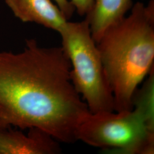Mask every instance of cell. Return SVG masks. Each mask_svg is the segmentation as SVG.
<instances>
[{
  "instance_id": "cell-5",
  "label": "cell",
  "mask_w": 154,
  "mask_h": 154,
  "mask_svg": "<svg viewBox=\"0 0 154 154\" xmlns=\"http://www.w3.org/2000/svg\"><path fill=\"white\" fill-rule=\"evenodd\" d=\"M28 134L12 127L0 130V154H57L61 152L58 142L49 134L30 128Z\"/></svg>"
},
{
  "instance_id": "cell-2",
  "label": "cell",
  "mask_w": 154,
  "mask_h": 154,
  "mask_svg": "<svg viewBox=\"0 0 154 154\" xmlns=\"http://www.w3.org/2000/svg\"><path fill=\"white\" fill-rule=\"evenodd\" d=\"M97 45L115 111L132 110L135 91L154 69V0L133 5L129 16L109 28Z\"/></svg>"
},
{
  "instance_id": "cell-1",
  "label": "cell",
  "mask_w": 154,
  "mask_h": 154,
  "mask_svg": "<svg viewBox=\"0 0 154 154\" xmlns=\"http://www.w3.org/2000/svg\"><path fill=\"white\" fill-rule=\"evenodd\" d=\"M62 47L45 48L27 40L19 53L0 51V130L37 128L58 142L78 141L90 112L72 85Z\"/></svg>"
},
{
  "instance_id": "cell-3",
  "label": "cell",
  "mask_w": 154,
  "mask_h": 154,
  "mask_svg": "<svg viewBox=\"0 0 154 154\" xmlns=\"http://www.w3.org/2000/svg\"><path fill=\"white\" fill-rule=\"evenodd\" d=\"M77 138L105 154H153L154 112L139 103L130 111L90 112Z\"/></svg>"
},
{
  "instance_id": "cell-7",
  "label": "cell",
  "mask_w": 154,
  "mask_h": 154,
  "mask_svg": "<svg viewBox=\"0 0 154 154\" xmlns=\"http://www.w3.org/2000/svg\"><path fill=\"white\" fill-rule=\"evenodd\" d=\"M133 6L132 0H95L86 14L91 36L96 44L111 26L125 17Z\"/></svg>"
},
{
  "instance_id": "cell-9",
  "label": "cell",
  "mask_w": 154,
  "mask_h": 154,
  "mask_svg": "<svg viewBox=\"0 0 154 154\" xmlns=\"http://www.w3.org/2000/svg\"><path fill=\"white\" fill-rule=\"evenodd\" d=\"M57 5L61 10L62 13L65 17L66 20H69L74 14L75 8L69 0H54Z\"/></svg>"
},
{
  "instance_id": "cell-4",
  "label": "cell",
  "mask_w": 154,
  "mask_h": 154,
  "mask_svg": "<svg viewBox=\"0 0 154 154\" xmlns=\"http://www.w3.org/2000/svg\"><path fill=\"white\" fill-rule=\"evenodd\" d=\"M70 61L74 88L92 114L115 111L114 100L97 44L86 20L67 21L59 32Z\"/></svg>"
},
{
  "instance_id": "cell-8",
  "label": "cell",
  "mask_w": 154,
  "mask_h": 154,
  "mask_svg": "<svg viewBox=\"0 0 154 154\" xmlns=\"http://www.w3.org/2000/svg\"><path fill=\"white\" fill-rule=\"evenodd\" d=\"M95 0H71V3L80 16L86 15L93 6Z\"/></svg>"
},
{
  "instance_id": "cell-6",
  "label": "cell",
  "mask_w": 154,
  "mask_h": 154,
  "mask_svg": "<svg viewBox=\"0 0 154 154\" xmlns=\"http://www.w3.org/2000/svg\"><path fill=\"white\" fill-rule=\"evenodd\" d=\"M5 2L22 22H34L59 33L67 21L51 0H5Z\"/></svg>"
}]
</instances>
